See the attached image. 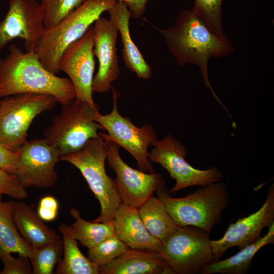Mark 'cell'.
<instances>
[{"instance_id": "obj_1", "label": "cell", "mask_w": 274, "mask_h": 274, "mask_svg": "<svg viewBox=\"0 0 274 274\" xmlns=\"http://www.w3.org/2000/svg\"><path fill=\"white\" fill-rule=\"evenodd\" d=\"M156 29L164 38L171 54L178 65H196L200 70L206 87L230 116L209 81L208 66L211 58L225 57L233 51V46L226 35L212 31L192 9L182 11L173 26Z\"/></svg>"}, {"instance_id": "obj_2", "label": "cell", "mask_w": 274, "mask_h": 274, "mask_svg": "<svg viewBox=\"0 0 274 274\" xmlns=\"http://www.w3.org/2000/svg\"><path fill=\"white\" fill-rule=\"evenodd\" d=\"M7 56L0 59V98L22 94H48L62 106L76 99L68 78L48 71L34 51H23L11 44Z\"/></svg>"}, {"instance_id": "obj_3", "label": "cell", "mask_w": 274, "mask_h": 274, "mask_svg": "<svg viewBox=\"0 0 274 274\" xmlns=\"http://www.w3.org/2000/svg\"><path fill=\"white\" fill-rule=\"evenodd\" d=\"M156 193L178 226H193L208 234L220 222L229 201L227 186L221 181L181 198L170 196L165 187Z\"/></svg>"}, {"instance_id": "obj_4", "label": "cell", "mask_w": 274, "mask_h": 274, "mask_svg": "<svg viewBox=\"0 0 274 274\" xmlns=\"http://www.w3.org/2000/svg\"><path fill=\"white\" fill-rule=\"evenodd\" d=\"M116 0H87L54 26L44 29L34 50L43 65L57 75L64 51L79 39Z\"/></svg>"}, {"instance_id": "obj_5", "label": "cell", "mask_w": 274, "mask_h": 274, "mask_svg": "<svg viewBox=\"0 0 274 274\" xmlns=\"http://www.w3.org/2000/svg\"><path fill=\"white\" fill-rule=\"evenodd\" d=\"M107 149L105 142L99 135L90 139L79 151L61 156L81 173L100 207L99 215L94 222L112 221L116 210L122 202L117 192L114 180L106 173L105 163Z\"/></svg>"}, {"instance_id": "obj_6", "label": "cell", "mask_w": 274, "mask_h": 274, "mask_svg": "<svg viewBox=\"0 0 274 274\" xmlns=\"http://www.w3.org/2000/svg\"><path fill=\"white\" fill-rule=\"evenodd\" d=\"M62 106L44 133V139L60 157L80 151L89 140L99 136V129H103L94 120L99 112L97 105L75 99Z\"/></svg>"}, {"instance_id": "obj_7", "label": "cell", "mask_w": 274, "mask_h": 274, "mask_svg": "<svg viewBox=\"0 0 274 274\" xmlns=\"http://www.w3.org/2000/svg\"><path fill=\"white\" fill-rule=\"evenodd\" d=\"M57 102L53 96L44 94L22 93L4 97L0 106V145L17 152L27 141L33 119L52 110Z\"/></svg>"}, {"instance_id": "obj_8", "label": "cell", "mask_w": 274, "mask_h": 274, "mask_svg": "<svg viewBox=\"0 0 274 274\" xmlns=\"http://www.w3.org/2000/svg\"><path fill=\"white\" fill-rule=\"evenodd\" d=\"M111 89L113 97L112 111L106 115L98 112L94 117L95 121L108 132L99 133L130 153L136 160L140 170L154 173V167L149 159L148 149L157 140L156 132L151 124H145L139 127L129 118L122 116L117 108L118 93L112 87Z\"/></svg>"}, {"instance_id": "obj_9", "label": "cell", "mask_w": 274, "mask_h": 274, "mask_svg": "<svg viewBox=\"0 0 274 274\" xmlns=\"http://www.w3.org/2000/svg\"><path fill=\"white\" fill-rule=\"evenodd\" d=\"M152 146L149 153L150 161L160 164L176 181L175 186L167 191L169 194L189 187L206 186L222 178V172L216 166L200 169L190 165L185 159L187 148L171 134L157 140Z\"/></svg>"}, {"instance_id": "obj_10", "label": "cell", "mask_w": 274, "mask_h": 274, "mask_svg": "<svg viewBox=\"0 0 274 274\" xmlns=\"http://www.w3.org/2000/svg\"><path fill=\"white\" fill-rule=\"evenodd\" d=\"M208 234L179 227L163 243L160 255L174 273L196 274L215 260Z\"/></svg>"}, {"instance_id": "obj_11", "label": "cell", "mask_w": 274, "mask_h": 274, "mask_svg": "<svg viewBox=\"0 0 274 274\" xmlns=\"http://www.w3.org/2000/svg\"><path fill=\"white\" fill-rule=\"evenodd\" d=\"M98 135L105 142L107 160L116 174L115 188L123 203L138 209L154 192L165 187L164 180L160 174L148 173L132 168L121 157L118 145L99 132Z\"/></svg>"}, {"instance_id": "obj_12", "label": "cell", "mask_w": 274, "mask_h": 274, "mask_svg": "<svg viewBox=\"0 0 274 274\" xmlns=\"http://www.w3.org/2000/svg\"><path fill=\"white\" fill-rule=\"evenodd\" d=\"M15 175L22 185L47 188L53 187L58 178L55 166L60 160L58 151L44 139L27 141L17 152Z\"/></svg>"}, {"instance_id": "obj_13", "label": "cell", "mask_w": 274, "mask_h": 274, "mask_svg": "<svg viewBox=\"0 0 274 274\" xmlns=\"http://www.w3.org/2000/svg\"><path fill=\"white\" fill-rule=\"evenodd\" d=\"M0 21V52L16 39L24 40L25 51H34L44 30V11L38 0H8Z\"/></svg>"}, {"instance_id": "obj_14", "label": "cell", "mask_w": 274, "mask_h": 274, "mask_svg": "<svg viewBox=\"0 0 274 274\" xmlns=\"http://www.w3.org/2000/svg\"><path fill=\"white\" fill-rule=\"evenodd\" d=\"M94 29L92 25L79 39L63 52L58 62L59 71L68 76L76 100L97 106L93 98L92 82L95 69Z\"/></svg>"}, {"instance_id": "obj_15", "label": "cell", "mask_w": 274, "mask_h": 274, "mask_svg": "<svg viewBox=\"0 0 274 274\" xmlns=\"http://www.w3.org/2000/svg\"><path fill=\"white\" fill-rule=\"evenodd\" d=\"M274 223V186L267 191L265 201L255 212L235 222L231 223L220 239L211 240V245L215 260L219 259L228 249L237 247L239 249L257 241L262 230Z\"/></svg>"}, {"instance_id": "obj_16", "label": "cell", "mask_w": 274, "mask_h": 274, "mask_svg": "<svg viewBox=\"0 0 274 274\" xmlns=\"http://www.w3.org/2000/svg\"><path fill=\"white\" fill-rule=\"evenodd\" d=\"M93 52L98 61L97 72L92 82L93 92L103 93L112 88L120 74L116 47L119 31L115 25L100 16L94 23Z\"/></svg>"}, {"instance_id": "obj_17", "label": "cell", "mask_w": 274, "mask_h": 274, "mask_svg": "<svg viewBox=\"0 0 274 274\" xmlns=\"http://www.w3.org/2000/svg\"><path fill=\"white\" fill-rule=\"evenodd\" d=\"M113 222L116 234L129 248L161 253L163 243L148 231L138 209L121 202L114 212Z\"/></svg>"}, {"instance_id": "obj_18", "label": "cell", "mask_w": 274, "mask_h": 274, "mask_svg": "<svg viewBox=\"0 0 274 274\" xmlns=\"http://www.w3.org/2000/svg\"><path fill=\"white\" fill-rule=\"evenodd\" d=\"M100 274H173L160 253L128 248L106 265L99 267Z\"/></svg>"}, {"instance_id": "obj_19", "label": "cell", "mask_w": 274, "mask_h": 274, "mask_svg": "<svg viewBox=\"0 0 274 274\" xmlns=\"http://www.w3.org/2000/svg\"><path fill=\"white\" fill-rule=\"evenodd\" d=\"M110 20L120 34L123 45L122 57L126 66L140 79L147 80L152 76V67L145 60L131 37L129 20L131 13L126 5L116 1L107 11Z\"/></svg>"}, {"instance_id": "obj_20", "label": "cell", "mask_w": 274, "mask_h": 274, "mask_svg": "<svg viewBox=\"0 0 274 274\" xmlns=\"http://www.w3.org/2000/svg\"><path fill=\"white\" fill-rule=\"evenodd\" d=\"M13 219L21 236L33 247L62 242L61 237L45 224L37 212L24 202L15 201Z\"/></svg>"}, {"instance_id": "obj_21", "label": "cell", "mask_w": 274, "mask_h": 274, "mask_svg": "<svg viewBox=\"0 0 274 274\" xmlns=\"http://www.w3.org/2000/svg\"><path fill=\"white\" fill-rule=\"evenodd\" d=\"M274 243V223L268 227V232L257 241L241 249L235 255L224 260H215L206 265L201 274H244L249 271L252 261L263 247Z\"/></svg>"}, {"instance_id": "obj_22", "label": "cell", "mask_w": 274, "mask_h": 274, "mask_svg": "<svg viewBox=\"0 0 274 274\" xmlns=\"http://www.w3.org/2000/svg\"><path fill=\"white\" fill-rule=\"evenodd\" d=\"M138 211L148 231L162 243L180 227L158 197H150L138 208Z\"/></svg>"}, {"instance_id": "obj_23", "label": "cell", "mask_w": 274, "mask_h": 274, "mask_svg": "<svg viewBox=\"0 0 274 274\" xmlns=\"http://www.w3.org/2000/svg\"><path fill=\"white\" fill-rule=\"evenodd\" d=\"M62 236L63 257L58 262L55 273L57 274H98L99 267L79 249L77 240L71 234L66 224L58 228Z\"/></svg>"}, {"instance_id": "obj_24", "label": "cell", "mask_w": 274, "mask_h": 274, "mask_svg": "<svg viewBox=\"0 0 274 274\" xmlns=\"http://www.w3.org/2000/svg\"><path fill=\"white\" fill-rule=\"evenodd\" d=\"M2 195L0 194V246L10 253L29 258L33 247L23 238L14 223L15 201H3Z\"/></svg>"}, {"instance_id": "obj_25", "label": "cell", "mask_w": 274, "mask_h": 274, "mask_svg": "<svg viewBox=\"0 0 274 274\" xmlns=\"http://www.w3.org/2000/svg\"><path fill=\"white\" fill-rule=\"evenodd\" d=\"M70 213L75 221L72 225L66 224L67 230L88 249L116 234L113 220L105 223L87 221L81 217L80 212L75 208L71 209Z\"/></svg>"}, {"instance_id": "obj_26", "label": "cell", "mask_w": 274, "mask_h": 274, "mask_svg": "<svg viewBox=\"0 0 274 274\" xmlns=\"http://www.w3.org/2000/svg\"><path fill=\"white\" fill-rule=\"evenodd\" d=\"M62 249V242L33 247L29 258L31 263L32 273L52 274L60 259Z\"/></svg>"}, {"instance_id": "obj_27", "label": "cell", "mask_w": 274, "mask_h": 274, "mask_svg": "<svg viewBox=\"0 0 274 274\" xmlns=\"http://www.w3.org/2000/svg\"><path fill=\"white\" fill-rule=\"evenodd\" d=\"M128 248L115 234L96 246L88 249V258L100 267L110 263Z\"/></svg>"}, {"instance_id": "obj_28", "label": "cell", "mask_w": 274, "mask_h": 274, "mask_svg": "<svg viewBox=\"0 0 274 274\" xmlns=\"http://www.w3.org/2000/svg\"><path fill=\"white\" fill-rule=\"evenodd\" d=\"M223 0H194L193 11L213 32L225 34L222 26L221 7Z\"/></svg>"}, {"instance_id": "obj_29", "label": "cell", "mask_w": 274, "mask_h": 274, "mask_svg": "<svg viewBox=\"0 0 274 274\" xmlns=\"http://www.w3.org/2000/svg\"><path fill=\"white\" fill-rule=\"evenodd\" d=\"M86 0H40L44 11V28H50L68 15Z\"/></svg>"}, {"instance_id": "obj_30", "label": "cell", "mask_w": 274, "mask_h": 274, "mask_svg": "<svg viewBox=\"0 0 274 274\" xmlns=\"http://www.w3.org/2000/svg\"><path fill=\"white\" fill-rule=\"evenodd\" d=\"M0 260L4 264V269L0 274H30L32 273V267L28 257L20 256L15 258L8 252L0 246Z\"/></svg>"}, {"instance_id": "obj_31", "label": "cell", "mask_w": 274, "mask_h": 274, "mask_svg": "<svg viewBox=\"0 0 274 274\" xmlns=\"http://www.w3.org/2000/svg\"><path fill=\"white\" fill-rule=\"evenodd\" d=\"M0 194L22 200L28 193L14 174L0 168Z\"/></svg>"}, {"instance_id": "obj_32", "label": "cell", "mask_w": 274, "mask_h": 274, "mask_svg": "<svg viewBox=\"0 0 274 274\" xmlns=\"http://www.w3.org/2000/svg\"><path fill=\"white\" fill-rule=\"evenodd\" d=\"M58 210L57 200L52 196L48 195L40 199L37 213L43 221H52L56 218Z\"/></svg>"}, {"instance_id": "obj_33", "label": "cell", "mask_w": 274, "mask_h": 274, "mask_svg": "<svg viewBox=\"0 0 274 274\" xmlns=\"http://www.w3.org/2000/svg\"><path fill=\"white\" fill-rule=\"evenodd\" d=\"M18 155L17 152L10 150L0 145V168L15 174Z\"/></svg>"}, {"instance_id": "obj_34", "label": "cell", "mask_w": 274, "mask_h": 274, "mask_svg": "<svg viewBox=\"0 0 274 274\" xmlns=\"http://www.w3.org/2000/svg\"><path fill=\"white\" fill-rule=\"evenodd\" d=\"M87 1V0H86ZM125 4L134 19H140L146 11V5L149 0H116Z\"/></svg>"}, {"instance_id": "obj_35", "label": "cell", "mask_w": 274, "mask_h": 274, "mask_svg": "<svg viewBox=\"0 0 274 274\" xmlns=\"http://www.w3.org/2000/svg\"><path fill=\"white\" fill-rule=\"evenodd\" d=\"M1 98H0V106H1Z\"/></svg>"}]
</instances>
